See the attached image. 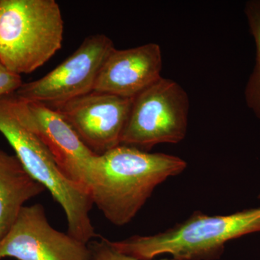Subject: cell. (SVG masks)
<instances>
[{"label":"cell","mask_w":260,"mask_h":260,"mask_svg":"<svg viewBox=\"0 0 260 260\" xmlns=\"http://www.w3.org/2000/svg\"><path fill=\"white\" fill-rule=\"evenodd\" d=\"M186 166L175 155L120 145L97 155L86 186L93 205L109 221L121 226L136 216L159 184L180 174Z\"/></svg>","instance_id":"cell-1"},{"label":"cell","mask_w":260,"mask_h":260,"mask_svg":"<svg viewBox=\"0 0 260 260\" xmlns=\"http://www.w3.org/2000/svg\"><path fill=\"white\" fill-rule=\"evenodd\" d=\"M259 232L260 208L213 216L194 212L165 232L108 242L115 250L140 259L170 254L179 260H215L229 241Z\"/></svg>","instance_id":"cell-2"},{"label":"cell","mask_w":260,"mask_h":260,"mask_svg":"<svg viewBox=\"0 0 260 260\" xmlns=\"http://www.w3.org/2000/svg\"><path fill=\"white\" fill-rule=\"evenodd\" d=\"M64 20L54 0H0V61L29 74L60 50Z\"/></svg>","instance_id":"cell-3"},{"label":"cell","mask_w":260,"mask_h":260,"mask_svg":"<svg viewBox=\"0 0 260 260\" xmlns=\"http://www.w3.org/2000/svg\"><path fill=\"white\" fill-rule=\"evenodd\" d=\"M0 133L29 175L49 190L64 210L68 234L85 244L97 237L90 218L93 203L88 188L68 179L47 147L1 104Z\"/></svg>","instance_id":"cell-4"},{"label":"cell","mask_w":260,"mask_h":260,"mask_svg":"<svg viewBox=\"0 0 260 260\" xmlns=\"http://www.w3.org/2000/svg\"><path fill=\"white\" fill-rule=\"evenodd\" d=\"M189 107L180 84L162 77L133 99L121 145L148 152L156 145L180 143L187 132Z\"/></svg>","instance_id":"cell-5"},{"label":"cell","mask_w":260,"mask_h":260,"mask_svg":"<svg viewBox=\"0 0 260 260\" xmlns=\"http://www.w3.org/2000/svg\"><path fill=\"white\" fill-rule=\"evenodd\" d=\"M104 34L85 38L80 47L48 74L23 83L13 95L51 108L93 91L95 80L108 54L114 49Z\"/></svg>","instance_id":"cell-6"},{"label":"cell","mask_w":260,"mask_h":260,"mask_svg":"<svg viewBox=\"0 0 260 260\" xmlns=\"http://www.w3.org/2000/svg\"><path fill=\"white\" fill-rule=\"evenodd\" d=\"M0 104L42 142L68 179L87 187V176L98 155L84 144L60 114L14 95L0 99Z\"/></svg>","instance_id":"cell-7"},{"label":"cell","mask_w":260,"mask_h":260,"mask_svg":"<svg viewBox=\"0 0 260 260\" xmlns=\"http://www.w3.org/2000/svg\"><path fill=\"white\" fill-rule=\"evenodd\" d=\"M92 260L88 244L59 232L48 221L41 204L24 206L0 239V260Z\"/></svg>","instance_id":"cell-8"},{"label":"cell","mask_w":260,"mask_h":260,"mask_svg":"<svg viewBox=\"0 0 260 260\" xmlns=\"http://www.w3.org/2000/svg\"><path fill=\"white\" fill-rule=\"evenodd\" d=\"M133 99L92 91L52 107L97 155L121 145Z\"/></svg>","instance_id":"cell-9"},{"label":"cell","mask_w":260,"mask_h":260,"mask_svg":"<svg viewBox=\"0 0 260 260\" xmlns=\"http://www.w3.org/2000/svg\"><path fill=\"white\" fill-rule=\"evenodd\" d=\"M162 68L161 49L155 43L114 48L103 63L93 91L133 99L162 78Z\"/></svg>","instance_id":"cell-10"},{"label":"cell","mask_w":260,"mask_h":260,"mask_svg":"<svg viewBox=\"0 0 260 260\" xmlns=\"http://www.w3.org/2000/svg\"><path fill=\"white\" fill-rule=\"evenodd\" d=\"M44 190L15 155L0 149V239L10 230L25 203Z\"/></svg>","instance_id":"cell-11"},{"label":"cell","mask_w":260,"mask_h":260,"mask_svg":"<svg viewBox=\"0 0 260 260\" xmlns=\"http://www.w3.org/2000/svg\"><path fill=\"white\" fill-rule=\"evenodd\" d=\"M244 13L256 47L255 64L246 83L244 97L248 108L260 120V0L248 1Z\"/></svg>","instance_id":"cell-12"},{"label":"cell","mask_w":260,"mask_h":260,"mask_svg":"<svg viewBox=\"0 0 260 260\" xmlns=\"http://www.w3.org/2000/svg\"><path fill=\"white\" fill-rule=\"evenodd\" d=\"M89 248L91 252L92 260H143L137 259L119 251L115 250L110 246L107 239L102 238L100 242H92ZM153 260H179L174 259H160Z\"/></svg>","instance_id":"cell-13"},{"label":"cell","mask_w":260,"mask_h":260,"mask_svg":"<svg viewBox=\"0 0 260 260\" xmlns=\"http://www.w3.org/2000/svg\"><path fill=\"white\" fill-rule=\"evenodd\" d=\"M23 84L21 76L10 71L0 61V99L13 95Z\"/></svg>","instance_id":"cell-14"},{"label":"cell","mask_w":260,"mask_h":260,"mask_svg":"<svg viewBox=\"0 0 260 260\" xmlns=\"http://www.w3.org/2000/svg\"><path fill=\"white\" fill-rule=\"evenodd\" d=\"M259 198H260V195H259Z\"/></svg>","instance_id":"cell-15"}]
</instances>
